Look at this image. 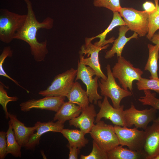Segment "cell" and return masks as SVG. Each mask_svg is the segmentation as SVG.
<instances>
[{"label": "cell", "mask_w": 159, "mask_h": 159, "mask_svg": "<svg viewBox=\"0 0 159 159\" xmlns=\"http://www.w3.org/2000/svg\"><path fill=\"white\" fill-rule=\"evenodd\" d=\"M77 69L71 68L56 76L50 85L44 90L39 92L42 96L66 97L71 88L76 77Z\"/></svg>", "instance_id": "52a82bcc"}, {"label": "cell", "mask_w": 159, "mask_h": 159, "mask_svg": "<svg viewBox=\"0 0 159 159\" xmlns=\"http://www.w3.org/2000/svg\"><path fill=\"white\" fill-rule=\"evenodd\" d=\"M67 139L69 145L80 149L85 146L89 142L85 137V134L81 130L63 128L61 132Z\"/></svg>", "instance_id": "cb8c5ba5"}, {"label": "cell", "mask_w": 159, "mask_h": 159, "mask_svg": "<svg viewBox=\"0 0 159 159\" xmlns=\"http://www.w3.org/2000/svg\"><path fill=\"white\" fill-rule=\"evenodd\" d=\"M119 145L107 152L108 159H146L143 151H135Z\"/></svg>", "instance_id": "7402d4cb"}, {"label": "cell", "mask_w": 159, "mask_h": 159, "mask_svg": "<svg viewBox=\"0 0 159 159\" xmlns=\"http://www.w3.org/2000/svg\"><path fill=\"white\" fill-rule=\"evenodd\" d=\"M65 97L47 96L39 99H32L21 103V110L29 111L33 108L44 109L57 112L64 102Z\"/></svg>", "instance_id": "4fadbf2b"}, {"label": "cell", "mask_w": 159, "mask_h": 159, "mask_svg": "<svg viewBox=\"0 0 159 159\" xmlns=\"http://www.w3.org/2000/svg\"><path fill=\"white\" fill-rule=\"evenodd\" d=\"M90 133L92 138L105 151L107 152L119 145L114 126L102 120L96 123Z\"/></svg>", "instance_id": "5b68a950"}, {"label": "cell", "mask_w": 159, "mask_h": 159, "mask_svg": "<svg viewBox=\"0 0 159 159\" xmlns=\"http://www.w3.org/2000/svg\"><path fill=\"white\" fill-rule=\"evenodd\" d=\"M143 6L145 11L149 14L153 12L156 9L155 4L151 1L145 2L143 4Z\"/></svg>", "instance_id": "e575fe53"}, {"label": "cell", "mask_w": 159, "mask_h": 159, "mask_svg": "<svg viewBox=\"0 0 159 159\" xmlns=\"http://www.w3.org/2000/svg\"><path fill=\"white\" fill-rule=\"evenodd\" d=\"M112 74L118 79L122 87L126 90H133L132 83L134 80L138 81L141 78L143 71L135 68L129 61L122 56L117 57V61L112 68Z\"/></svg>", "instance_id": "3957f363"}, {"label": "cell", "mask_w": 159, "mask_h": 159, "mask_svg": "<svg viewBox=\"0 0 159 159\" xmlns=\"http://www.w3.org/2000/svg\"><path fill=\"white\" fill-rule=\"evenodd\" d=\"M27 6V13L25 21L15 33L14 39L23 40L29 46L32 55L37 62L44 61L48 52L47 48V41L45 39L39 42L37 38V33L40 29H50L52 28L53 20L47 17L42 21L37 20L33 11L32 3L29 0H24Z\"/></svg>", "instance_id": "6da1fadb"}, {"label": "cell", "mask_w": 159, "mask_h": 159, "mask_svg": "<svg viewBox=\"0 0 159 159\" xmlns=\"http://www.w3.org/2000/svg\"><path fill=\"white\" fill-rule=\"evenodd\" d=\"M95 71L91 67L78 61L77 73L75 81L80 80L86 85V92L88 96L90 102L97 104L99 100L102 99V97L98 93L99 86L98 78L96 76Z\"/></svg>", "instance_id": "30bf717a"}, {"label": "cell", "mask_w": 159, "mask_h": 159, "mask_svg": "<svg viewBox=\"0 0 159 159\" xmlns=\"http://www.w3.org/2000/svg\"><path fill=\"white\" fill-rule=\"evenodd\" d=\"M136 84L139 90H152L159 94V79H148L141 77Z\"/></svg>", "instance_id": "83f0119b"}, {"label": "cell", "mask_w": 159, "mask_h": 159, "mask_svg": "<svg viewBox=\"0 0 159 159\" xmlns=\"http://www.w3.org/2000/svg\"><path fill=\"white\" fill-rule=\"evenodd\" d=\"M144 131L145 137L143 151L146 159H155L159 155V122L154 121Z\"/></svg>", "instance_id": "5bb4252c"}, {"label": "cell", "mask_w": 159, "mask_h": 159, "mask_svg": "<svg viewBox=\"0 0 159 159\" xmlns=\"http://www.w3.org/2000/svg\"><path fill=\"white\" fill-rule=\"evenodd\" d=\"M112 19L107 28L102 33L98 35L90 38L92 40L96 38H99V41L95 42L94 44L98 47H102L109 43L114 42L115 38L113 37L107 40H105L107 34L115 27L118 26L126 25L124 20L118 11H113Z\"/></svg>", "instance_id": "44dd1931"}, {"label": "cell", "mask_w": 159, "mask_h": 159, "mask_svg": "<svg viewBox=\"0 0 159 159\" xmlns=\"http://www.w3.org/2000/svg\"><path fill=\"white\" fill-rule=\"evenodd\" d=\"M107 79L101 78L98 81L99 86L101 90V95L106 96L111 100L113 106L119 108L122 100L124 98L132 95L131 92L121 88L116 83L111 69L110 65L108 64L106 67Z\"/></svg>", "instance_id": "8992f818"}, {"label": "cell", "mask_w": 159, "mask_h": 159, "mask_svg": "<svg viewBox=\"0 0 159 159\" xmlns=\"http://www.w3.org/2000/svg\"><path fill=\"white\" fill-rule=\"evenodd\" d=\"M90 38H86L85 44L81 47L79 51L80 62L88 65L92 68L96 73V76L106 80V77L102 72L99 61V54L101 50L106 49L109 46L108 44L102 47H97L93 44Z\"/></svg>", "instance_id": "ba28073f"}, {"label": "cell", "mask_w": 159, "mask_h": 159, "mask_svg": "<svg viewBox=\"0 0 159 159\" xmlns=\"http://www.w3.org/2000/svg\"><path fill=\"white\" fill-rule=\"evenodd\" d=\"M155 159H159V155L156 156Z\"/></svg>", "instance_id": "8d00e7d4"}, {"label": "cell", "mask_w": 159, "mask_h": 159, "mask_svg": "<svg viewBox=\"0 0 159 159\" xmlns=\"http://www.w3.org/2000/svg\"><path fill=\"white\" fill-rule=\"evenodd\" d=\"M9 116L16 140L21 147H24L34 133L37 125L35 124L33 127H27L17 118L16 115L9 113Z\"/></svg>", "instance_id": "e0dca14e"}, {"label": "cell", "mask_w": 159, "mask_h": 159, "mask_svg": "<svg viewBox=\"0 0 159 159\" xmlns=\"http://www.w3.org/2000/svg\"><path fill=\"white\" fill-rule=\"evenodd\" d=\"M97 104L100 108L97 114L95 122L97 123L102 118L109 120L115 125L126 127L124 118L123 105L118 108L114 107L110 103L108 97L105 96L102 102L98 100Z\"/></svg>", "instance_id": "7c38bea8"}, {"label": "cell", "mask_w": 159, "mask_h": 159, "mask_svg": "<svg viewBox=\"0 0 159 159\" xmlns=\"http://www.w3.org/2000/svg\"><path fill=\"white\" fill-rule=\"evenodd\" d=\"M129 30V29L126 25L120 26L119 29L118 37L114 40L111 49L106 52L105 56V59H109L112 58L114 56L115 54H116L117 57L121 56L122 50L126 44L132 39L138 38V35L135 32L130 37H126V34Z\"/></svg>", "instance_id": "ac0fdd59"}, {"label": "cell", "mask_w": 159, "mask_h": 159, "mask_svg": "<svg viewBox=\"0 0 159 159\" xmlns=\"http://www.w3.org/2000/svg\"><path fill=\"white\" fill-rule=\"evenodd\" d=\"M37 126L36 131L32 135L28 143L24 147L26 150H32L39 143L41 136L45 133L52 132H61L64 128V124L57 121L54 122L53 121L47 122H37L35 124Z\"/></svg>", "instance_id": "9a60e30c"}, {"label": "cell", "mask_w": 159, "mask_h": 159, "mask_svg": "<svg viewBox=\"0 0 159 159\" xmlns=\"http://www.w3.org/2000/svg\"><path fill=\"white\" fill-rule=\"evenodd\" d=\"M82 110L80 107L76 104L69 101L64 102L54 115L53 121L57 120L64 124L66 121L79 116Z\"/></svg>", "instance_id": "d6986e66"}, {"label": "cell", "mask_w": 159, "mask_h": 159, "mask_svg": "<svg viewBox=\"0 0 159 159\" xmlns=\"http://www.w3.org/2000/svg\"><path fill=\"white\" fill-rule=\"evenodd\" d=\"M120 15L130 30L137 33L140 37L148 34L149 13L132 7H121L118 11Z\"/></svg>", "instance_id": "277c9868"}, {"label": "cell", "mask_w": 159, "mask_h": 159, "mask_svg": "<svg viewBox=\"0 0 159 159\" xmlns=\"http://www.w3.org/2000/svg\"><path fill=\"white\" fill-rule=\"evenodd\" d=\"M0 104L2 107L5 115L6 118H9V113L7 108V105L10 102H15L19 98L16 96L9 97L7 94L6 91L4 89V85L1 82H0Z\"/></svg>", "instance_id": "f1b7e54d"}, {"label": "cell", "mask_w": 159, "mask_h": 159, "mask_svg": "<svg viewBox=\"0 0 159 159\" xmlns=\"http://www.w3.org/2000/svg\"><path fill=\"white\" fill-rule=\"evenodd\" d=\"M13 50L9 46L4 47L1 54L0 55V75L7 78L14 82L17 85L24 88L15 80H14L8 75L4 70L3 65L5 59L8 57H11L12 56Z\"/></svg>", "instance_id": "f546056e"}, {"label": "cell", "mask_w": 159, "mask_h": 159, "mask_svg": "<svg viewBox=\"0 0 159 159\" xmlns=\"http://www.w3.org/2000/svg\"><path fill=\"white\" fill-rule=\"evenodd\" d=\"M145 95L140 97L138 100L143 105H148L159 110V99L156 97V94L150 90H143ZM154 121L159 122V116Z\"/></svg>", "instance_id": "4316f807"}, {"label": "cell", "mask_w": 159, "mask_h": 159, "mask_svg": "<svg viewBox=\"0 0 159 159\" xmlns=\"http://www.w3.org/2000/svg\"><path fill=\"white\" fill-rule=\"evenodd\" d=\"M95 6L103 7L113 11H118L122 7L120 0H93Z\"/></svg>", "instance_id": "1f68e13d"}, {"label": "cell", "mask_w": 159, "mask_h": 159, "mask_svg": "<svg viewBox=\"0 0 159 159\" xmlns=\"http://www.w3.org/2000/svg\"><path fill=\"white\" fill-rule=\"evenodd\" d=\"M67 146L69 150L68 159H78V155L80 153V149L75 147L70 146L68 144Z\"/></svg>", "instance_id": "836d02e7"}, {"label": "cell", "mask_w": 159, "mask_h": 159, "mask_svg": "<svg viewBox=\"0 0 159 159\" xmlns=\"http://www.w3.org/2000/svg\"><path fill=\"white\" fill-rule=\"evenodd\" d=\"M9 127L6 132L7 149L6 155L11 154L16 157H21V146L16 140L12 125L10 120L9 122Z\"/></svg>", "instance_id": "d4e9b609"}, {"label": "cell", "mask_w": 159, "mask_h": 159, "mask_svg": "<svg viewBox=\"0 0 159 159\" xmlns=\"http://www.w3.org/2000/svg\"><path fill=\"white\" fill-rule=\"evenodd\" d=\"M96 115L95 106L91 104L82 109L79 116L69 120V125L80 128L85 134L90 133L95 125Z\"/></svg>", "instance_id": "2e32d148"}, {"label": "cell", "mask_w": 159, "mask_h": 159, "mask_svg": "<svg viewBox=\"0 0 159 159\" xmlns=\"http://www.w3.org/2000/svg\"><path fill=\"white\" fill-rule=\"evenodd\" d=\"M6 132H0V159H4L6 155Z\"/></svg>", "instance_id": "d6a6232c"}, {"label": "cell", "mask_w": 159, "mask_h": 159, "mask_svg": "<svg viewBox=\"0 0 159 159\" xmlns=\"http://www.w3.org/2000/svg\"><path fill=\"white\" fill-rule=\"evenodd\" d=\"M92 149L88 155H80V159H108L107 152L103 150L93 140Z\"/></svg>", "instance_id": "4dcf8cb0"}, {"label": "cell", "mask_w": 159, "mask_h": 159, "mask_svg": "<svg viewBox=\"0 0 159 159\" xmlns=\"http://www.w3.org/2000/svg\"><path fill=\"white\" fill-rule=\"evenodd\" d=\"M114 127L118 139L119 145L127 146L132 150L143 151L145 137V131L139 130L136 127L130 128L115 125Z\"/></svg>", "instance_id": "9c48e42d"}, {"label": "cell", "mask_w": 159, "mask_h": 159, "mask_svg": "<svg viewBox=\"0 0 159 159\" xmlns=\"http://www.w3.org/2000/svg\"><path fill=\"white\" fill-rule=\"evenodd\" d=\"M156 9L153 12L149 14V30L146 37L150 40L155 32L159 29V0H154Z\"/></svg>", "instance_id": "484cf974"}, {"label": "cell", "mask_w": 159, "mask_h": 159, "mask_svg": "<svg viewBox=\"0 0 159 159\" xmlns=\"http://www.w3.org/2000/svg\"><path fill=\"white\" fill-rule=\"evenodd\" d=\"M149 50L148 59L144 67L145 70L150 73V78L159 79L158 74V60L159 58V46L150 44H148Z\"/></svg>", "instance_id": "603a6c76"}, {"label": "cell", "mask_w": 159, "mask_h": 159, "mask_svg": "<svg viewBox=\"0 0 159 159\" xmlns=\"http://www.w3.org/2000/svg\"><path fill=\"white\" fill-rule=\"evenodd\" d=\"M66 97L69 102L79 105L82 109L89 105L90 102L86 91L77 82H74Z\"/></svg>", "instance_id": "ffe728a7"}, {"label": "cell", "mask_w": 159, "mask_h": 159, "mask_svg": "<svg viewBox=\"0 0 159 159\" xmlns=\"http://www.w3.org/2000/svg\"><path fill=\"white\" fill-rule=\"evenodd\" d=\"M26 14L21 15L6 9L0 10V40L9 43L14 39L17 32L24 24Z\"/></svg>", "instance_id": "7a4b0ae2"}, {"label": "cell", "mask_w": 159, "mask_h": 159, "mask_svg": "<svg viewBox=\"0 0 159 159\" xmlns=\"http://www.w3.org/2000/svg\"><path fill=\"white\" fill-rule=\"evenodd\" d=\"M150 41L152 43L159 46V31L157 33H155Z\"/></svg>", "instance_id": "d590c367"}, {"label": "cell", "mask_w": 159, "mask_h": 159, "mask_svg": "<svg viewBox=\"0 0 159 159\" xmlns=\"http://www.w3.org/2000/svg\"><path fill=\"white\" fill-rule=\"evenodd\" d=\"M157 112V110L153 107L138 110L132 102L130 108L124 110L126 126L130 127L134 125L135 127L144 130L150 122L156 119Z\"/></svg>", "instance_id": "8fae6325"}]
</instances>
